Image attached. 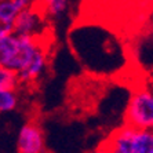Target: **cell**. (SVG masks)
<instances>
[{
  "mask_svg": "<svg viewBox=\"0 0 153 153\" xmlns=\"http://www.w3.org/2000/svg\"><path fill=\"white\" fill-rule=\"evenodd\" d=\"M102 145L108 153H153V131L124 124L114 130Z\"/></svg>",
  "mask_w": 153,
  "mask_h": 153,
  "instance_id": "cell-1",
  "label": "cell"
},
{
  "mask_svg": "<svg viewBox=\"0 0 153 153\" xmlns=\"http://www.w3.org/2000/svg\"><path fill=\"white\" fill-rule=\"evenodd\" d=\"M33 1H35V3H37V4H39L40 7H42V6H43V4H44V3H46V0H33Z\"/></svg>",
  "mask_w": 153,
  "mask_h": 153,
  "instance_id": "cell-11",
  "label": "cell"
},
{
  "mask_svg": "<svg viewBox=\"0 0 153 153\" xmlns=\"http://www.w3.org/2000/svg\"><path fill=\"white\" fill-rule=\"evenodd\" d=\"M43 17L36 8L29 7L21 11L13 24V33L19 36L37 37V33L42 30Z\"/></svg>",
  "mask_w": 153,
  "mask_h": 153,
  "instance_id": "cell-4",
  "label": "cell"
},
{
  "mask_svg": "<svg viewBox=\"0 0 153 153\" xmlns=\"http://www.w3.org/2000/svg\"><path fill=\"white\" fill-rule=\"evenodd\" d=\"M124 124L153 131V91L141 85L132 91L124 111Z\"/></svg>",
  "mask_w": 153,
  "mask_h": 153,
  "instance_id": "cell-2",
  "label": "cell"
},
{
  "mask_svg": "<svg viewBox=\"0 0 153 153\" xmlns=\"http://www.w3.org/2000/svg\"><path fill=\"white\" fill-rule=\"evenodd\" d=\"M148 85H149V88H150V90H152V91H153V77L150 79V82H149V84H148Z\"/></svg>",
  "mask_w": 153,
  "mask_h": 153,
  "instance_id": "cell-12",
  "label": "cell"
},
{
  "mask_svg": "<svg viewBox=\"0 0 153 153\" xmlns=\"http://www.w3.org/2000/svg\"><path fill=\"white\" fill-rule=\"evenodd\" d=\"M19 103L17 90H0V114L15 111Z\"/></svg>",
  "mask_w": 153,
  "mask_h": 153,
  "instance_id": "cell-6",
  "label": "cell"
},
{
  "mask_svg": "<svg viewBox=\"0 0 153 153\" xmlns=\"http://www.w3.org/2000/svg\"><path fill=\"white\" fill-rule=\"evenodd\" d=\"M148 25H149V28L153 30V10L149 13V17H148Z\"/></svg>",
  "mask_w": 153,
  "mask_h": 153,
  "instance_id": "cell-10",
  "label": "cell"
},
{
  "mask_svg": "<svg viewBox=\"0 0 153 153\" xmlns=\"http://www.w3.org/2000/svg\"><path fill=\"white\" fill-rule=\"evenodd\" d=\"M91 153H108V150L105 149V146H103V145H100L95 150H93Z\"/></svg>",
  "mask_w": 153,
  "mask_h": 153,
  "instance_id": "cell-9",
  "label": "cell"
},
{
  "mask_svg": "<svg viewBox=\"0 0 153 153\" xmlns=\"http://www.w3.org/2000/svg\"><path fill=\"white\" fill-rule=\"evenodd\" d=\"M42 7L47 17L58 19L68 10V0H46Z\"/></svg>",
  "mask_w": 153,
  "mask_h": 153,
  "instance_id": "cell-7",
  "label": "cell"
},
{
  "mask_svg": "<svg viewBox=\"0 0 153 153\" xmlns=\"http://www.w3.org/2000/svg\"><path fill=\"white\" fill-rule=\"evenodd\" d=\"M33 0H0V25L13 26L21 11L32 7Z\"/></svg>",
  "mask_w": 153,
  "mask_h": 153,
  "instance_id": "cell-5",
  "label": "cell"
},
{
  "mask_svg": "<svg viewBox=\"0 0 153 153\" xmlns=\"http://www.w3.org/2000/svg\"><path fill=\"white\" fill-rule=\"evenodd\" d=\"M19 85L18 75L14 71L0 66V90H17Z\"/></svg>",
  "mask_w": 153,
  "mask_h": 153,
  "instance_id": "cell-8",
  "label": "cell"
},
{
  "mask_svg": "<svg viewBox=\"0 0 153 153\" xmlns=\"http://www.w3.org/2000/svg\"><path fill=\"white\" fill-rule=\"evenodd\" d=\"M17 153H46V137L37 121H26L18 130Z\"/></svg>",
  "mask_w": 153,
  "mask_h": 153,
  "instance_id": "cell-3",
  "label": "cell"
}]
</instances>
